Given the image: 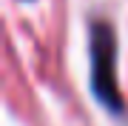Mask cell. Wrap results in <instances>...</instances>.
Masks as SVG:
<instances>
[{
  "label": "cell",
  "instance_id": "cell-1",
  "mask_svg": "<svg viewBox=\"0 0 128 126\" xmlns=\"http://www.w3.org/2000/svg\"><path fill=\"white\" fill-rule=\"evenodd\" d=\"M91 89L108 109H122L114 83V34L102 20H97L91 29Z\"/></svg>",
  "mask_w": 128,
  "mask_h": 126
}]
</instances>
